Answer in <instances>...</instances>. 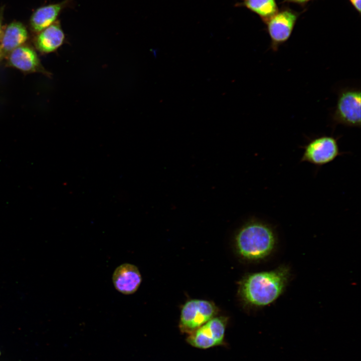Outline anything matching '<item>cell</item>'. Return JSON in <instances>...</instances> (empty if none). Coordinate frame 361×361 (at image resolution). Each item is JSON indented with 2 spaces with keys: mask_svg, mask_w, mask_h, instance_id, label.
I'll return each mask as SVG.
<instances>
[{
  "mask_svg": "<svg viewBox=\"0 0 361 361\" xmlns=\"http://www.w3.org/2000/svg\"><path fill=\"white\" fill-rule=\"evenodd\" d=\"M286 2H291V3H297L299 4H303L305 3H306L308 2L309 1H312V0H285Z\"/></svg>",
  "mask_w": 361,
  "mask_h": 361,
  "instance_id": "cell-15",
  "label": "cell"
},
{
  "mask_svg": "<svg viewBox=\"0 0 361 361\" xmlns=\"http://www.w3.org/2000/svg\"><path fill=\"white\" fill-rule=\"evenodd\" d=\"M141 281L138 268L129 263H124L118 266L112 275V282L115 289L125 295L135 293L139 287Z\"/></svg>",
  "mask_w": 361,
  "mask_h": 361,
  "instance_id": "cell-9",
  "label": "cell"
},
{
  "mask_svg": "<svg viewBox=\"0 0 361 361\" xmlns=\"http://www.w3.org/2000/svg\"><path fill=\"white\" fill-rule=\"evenodd\" d=\"M301 147L304 151L300 161L308 162L316 166L329 163L343 153L340 151L337 138L332 136L314 137Z\"/></svg>",
  "mask_w": 361,
  "mask_h": 361,
  "instance_id": "cell-5",
  "label": "cell"
},
{
  "mask_svg": "<svg viewBox=\"0 0 361 361\" xmlns=\"http://www.w3.org/2000/svg\"><path fill=\"white\" fill-rule=\"evenodd\" d=\"M65 35L59 21L37 34L34 40L36 49L45 54L55 52L64 43Z\"/></svg>",
  "mask_w": 361,
  "mask_h": 361,
  "instance_id": "cell-11",
  "label": "cell"
},
{
  "mask_svg": "<svg viewBox=\"0 0 361 361\" xmlns=\"http://www.w3.org/2000/svg\"><path fill=\"white\" fill-rule=\"evenodd\" d=\"M227 324V318L215 316L189 334L187 341L191 345L201 349L224 344Z\"/></svg>",
  "mask_w": 361,
  "mask_h": 361,
  "instance_id": "cell-7",
  "label": "cell"
},
{
  "mask_svg": "<svg viewBox=\"0 0 361 361\" xmlns=\"http://www.w3.org/2000/svg\"><path fill=\"white\" fill-rule=\"evenodd\" d=\"M350 4L355 9V10L360 14V0H349Z\"/></svg>",
  "mask_w": 361,
  "mask_h": 361,
  "instance_id": "cell-14",
  "label": "cell"
},
{
  "mask_svg": "<svg viewBox=\"0 0 361 361\" xmlns=\"http://www.w3.org/2000/svg\"><path fill=\"white\" fill-rule=\"evenodd\" d=\"M7 56V64L9 67L24 73L39 72L47 76L49 74L42 66L35 50L30 46H21L11 51Z\"/></svg>",
  "mask_w": 361,
  "mask_h": 361,
  "instance_id": "cell-8",
  "label": "cell"
},
{
  "mask_svg": "<svg viewBox=\"0 0 361 361\" xmlns=\"http://www.w3.org/2000/svg\"><path fill=\"white\" fill-rule=\"evenodd\" d=\"M217 311L212 302L197 299L188 301L181 310L180 330L183 333H191L214 317Z\"/></svg>",
  "mask_w": 361,
  "mask_h": 361,
  "instance_id": "cell-4",
  "label": "cell"
},
{
  "mask_svg": "<svg viewBox=\"0 0 361 361\" xmlns=\"http://www.w3.org/2000/svg\"><path fill=\"white\" fill-rule=\"evenodd\" d=\"M3 56H4V55L1 49L0 48V60L2 59V58L3 57Z\"/></svg>",
  "mask_w": 361,
  "mask_h": 361,
  "instance_id": "cell-17",
  "label": "cell"
},
{
  "mask_svg": "<svg viewBox=\"0 0 361 361\" xmlns=\"http://www.w3.org/2000/svg\"><path fill=\"white\" fill-rule=\"evenodd\" d=\"M236 242L242 256L249 260H257L271 253L276 243V236L270 225L252 219L239 231Z\"/></svg>",
  "mask_w": 361,
  "mask_h": 361,
  "instance_id": "cell-2",
  "label": "cell"
},
{
  "mask_svg": "<svg viewBox=\"0 0 361 361\" xmlns=\"http://www.w3.org/2000/svg\"><path fill=\"white\" fill-rule=\"evenodd\" d=\"M334 124L360 127V91L356 88L341 89L338 93L332 115Z\"/></svg>",
  "mask_w": 361,
  "mask_h": 361,
  "instance_id": "cell-3",
  "label": "cell"
},
{
  "mask_svg": "<svg viewBox=\"0 0 361 361\" xmlns=\"http://www.w3.org/2000/svg\"><path fill=\"white\" fill-rule=\"evenodd\" d=\"M0 354H1V351H0Z\"/></svg>",
  "mask_w": 361,
  "mask_h": 361,
  "instance_id": "cell-18",
  "label": "cell"
},
{
  "mask_svg": "<svg viewBox=\"0 0 361 361\" xmlns=\"http://www.w3.org/2000/svg\"><path fill=\"white\" fill-rule=\"evenodd\" d=\"M300 14L289 8L279 11L266 21L267 31L274 52L290 38Z\"/></svg>",
  "mask_w": 361,
  "mask_h": 361,
  "instance_id": "cell-6",
  "label": "cell"
},
{
  "mask_svg": "<svg viewBox=\"0 0 361 361\" xmlns=\"http://www.w3.org/2000/svg\"><path fill=\"white\" fill-rule=\"evenodd\" d=\"M29 33L21 22L14 21L3 30L0 37V48L4 56L15 49L25 45L29 39Z\"/></svg>",
  "mask_w": 361,
  "mask_h": 361,
  "instance_id": "cell-12",
  "label": "cell"
},
{
  "mask_svg": "<svg viewBox=\"0 0 361 361\" xmlns=\"http://www.w3.org/2000/svg\"><path fill=\"white\" fill-rule=\"evenodd\" d=\"M237 5L258 15L265 22L278 11L275 0H242Z\"/></svg>",
  "mask_w": 361,
  "mask_h": 361,
  "instance_id": "cell-13",
  "label": "cell"
},
{
  "mask_svg": "<svg viewBox=\"0 0 361 361\" xmlns=\"http://www.w3.org/2000/svg\"><path fill=\"white\" fill-rule=\"evenodd\" d=\"M3 28H2V20L0 18V37L2 35V32H3Z\"/></svg>",
  "mask_w": 361,
  "mask_h": 361,
  "instance_id": "cell-16",
  "label": "cell"
},
{
  "mask_svg": "<svg viewBox=\"0 0 361 361\" xmlns=\"http://www.w3.org/2000/svg\"><path fill=\"white\" fill-rule=\"evenodd\" d=\"M71 4V0H65L37 9L30 19L31 30L37 34L53 24L63 10Z\"/></svg>",
  "mask_w": 361,
  "mask_h": 361,
  "instance_id": "cell-10",
  "label": "cell"
},
{
  "mask_svg": "<svg viewBox=\"0 0 361 361\" xmlns=\"http://www.w3.org/2000/svg\"><path fill=\"white\" fill-rule=\"evenodd\" d=\"M289 275L284 266L275 270L248 275L243 281L241 294L248 304L256 306L268 305L283 292Z\"/></svg>",
  "mask_w": 361,
  "mask_h": 361,
  "instance_id": "cell-1",
  "label": "cell"
}]
</instances>
